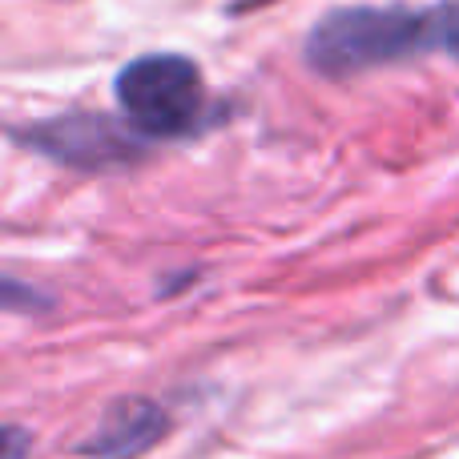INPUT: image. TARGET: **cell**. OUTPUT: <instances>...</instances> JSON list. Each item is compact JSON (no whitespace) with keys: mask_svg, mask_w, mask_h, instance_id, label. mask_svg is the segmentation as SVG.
Returning <instances> with one entry per match:
<instances>
[{"mask_svg":"<svg viewBox=\"0 0 459 459\" xmlns=\"http://www.w3.org/2000/svg\"><path fill=\"white\" fill-rule=\"evenodd\" d=\"M428 53L459 61V0L431 8L411 4H347L315 21L302 56L323 77H355L383 65H403Z\"/></svg>","mask_w":459,"mask_h":459,"instance_id":"cell-1","label":"cell"},{"mask_svg":"<svg viewBox=\"0 0 459 459\" xmlns=\"http://www.w3.org/2000/svg\"><path fill=\"white\" fill-rule=\"evenodd\" d=\"M117 109L142 137H190L206 117V81L182 53H145L113 81Z\"/></svg>","mask_w":459,"mask_h":459,"instance_id":"cell-2","label":"cell"},{"mask_svg":"<svg viewBox=\"0 0 459 459\" xmlns=\"http://www.w3.org/2000/svg\"><path fill=\"white\" fill-rule=\"evenodd\" d=\"M13 142L24 150L53 158L73 169H126L145 153V137L129 121H113L109 113H61L48 121L13 129Z\"/></svg>","mask_w":459,"mask_h":459,"instance_id":"cell-3","label":"cell"},{"mask_svg":"<svg viewBox=\"0 0 459 459\" xmlns=\"http://www.w3.org/2000/svg\"><path fill=\"white\" fill-rule=\"evenodd\" d=\"M166 411L153 399H121L101 415L93 436L81 439L85 459H137L166 436Z\"/></svg>","mask_w":459,"mask_h":459,"instance_id":"cell-4","label":"cell"},{"mask_svg":"<svg viewBox=\"0 0 459 459\" xmlns=\"http://www.w3.org/2000/svg\"><path fill=\"white\" fill-rule=\"evenodd\" d=\"M32 444V436L21 423H4V459H24V447Z\"/></svg>","mask_w":459,"mask_h":459,"instance_id":"cell-5","label":"cell"}]
</instances>
